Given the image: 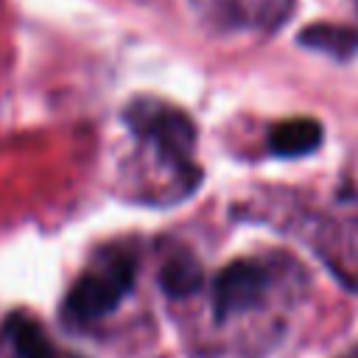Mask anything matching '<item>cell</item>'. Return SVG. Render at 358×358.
I'll use <instances>...</instances> for the list:
<instances>
[{
	"instance_id": "obj_1",
	"label": "cell",
	"mask_w": 358,
	"mask_h": 358,
	"mask_svg": "<svg viewBox=\"0 0 358 358\" xmlns=\"http://www.w3.org/2000/svg\"><path fill=\"white\" fill-rule=\"evenodd\" d=\"M126 120L131 131H137L143 140L154 143L159 157L182 176H187V185L193 187L201 173L193 162V145H196V126L193 120L168 103L159 101H134L126 112Z\"/></svg>"
},
{
	"instance_id": "obj_5",
	"label": "cell",
	"mask_w": 358,
	"mask_h": 358,
	"mask_svg": "<svg viewBox=\"0 0 358 358\" xmlns=\"http://www.w3.org/2000/svg\"><path fill=\"white\" fill-rule=\"evenodd\" d=\"M6 338L17 358H59L56 344L28 313H11L6 319Z\"/></svg>"
},
{
	"instance_id": "obj_4",
	"label": "cell",
	"mask_w": 358,
	"mask_h": 358,
	"mask_svg": "<svg viewBox=\"0 0 358 358\" xmlns=\"http://www.w3.org/2000/svg\"><path fill=\"white\" fill-rule=\"evenodd\" d=\"M322 145V126L313 117H291L268 131V148L277 157H305Z\"/></svg>"
},
{
	"instance_id": "obj_3",
	"label": "cell",
	"mask_w": 358,
	"mask_h": 358,
	"mask_svg": "<svg viewBox=\"0 0 358 358\" xmlns=\"http://www.w3.org/2000/svg\"><path fill=\"white\" fill-rule=\"evenodd\" d=\"M268 288V271L252 260H235L215 277L213 302H215V319L224 322L232 313H241L246 308H255Z\"/></svg>"
},
{
	"instance_id": "obj_2",
	"label": "cell",
	"mask_w": 358,
	"mask_h": 358,
	"mask_svg": "<svg viewBox=\"0 0 358 358\" xmlns=\"http://www.w3.org/2000/svg\"><path fill=\"white\" fill-rule=\"evenodd\" d=\"M137 277V257L131 255H112L98 268L84 271L64 296V316L70 322H95L112 313L120 299L134 288Z\"/></svg>"
},
{
	"instance_id": "obj_6",
	"label": "cell",
	"mask_w": 358,
	"mask_h": 358,
	"mask_svg": "<svg viewBox=\"0 0 358 358\" xmlns=\"http://www.w3.org/2000/svg\"><path fill=\"white\" fill-rule=\"evenodd\" d=\"M299 45L327 53L333 59H350L358 50V31L347 25H333V22H316L302 28Z\"/></svg>"
},
{
	"instance_id": "obj_7",
	"label": "cell",
	"mask_w": 358,
	"mask_h": 358,
	"mask_svg": "<svg viewBox=\"0 0 358 358\" xmlns=\"http://www.w3.org/2000/svg\"><path fill=\"white\" fill-rule=\"evenodd\" d=\"M201 280H204V271L199 266V260L190 255V252H182V255H173L162 263L159 268V285L168 296H190L201 288Z\"/></svg>"
}]
</instances>
